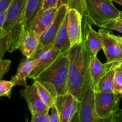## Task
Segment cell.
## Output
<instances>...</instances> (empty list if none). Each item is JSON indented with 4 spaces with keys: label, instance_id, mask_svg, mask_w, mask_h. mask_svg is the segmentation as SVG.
Listing matches in <instances>:
<instances>
[{
    "label": "cell",
    "instance_id": "cell-1",
    "mask_svg": "<svg viewBox=\"0 0 122 122\" xmlns=\"http://www.w3.org/2000/svg\"><path fill=\"white\" fill-rule=\"evenodd\" d=\"M69 60L67 93L81 101L86 89L91 86L90 63L94 56L85 42L70 48L67 53Z\"/></svg>",
    "mask_w": 122,
    "mask_h": 122
},
{
    "label": "cell",
    "instance_id": "cell-2",
    "mask_svg": "<svg viewBox=\"0 0 122 122\" xmlns=\"http://www.w3.org/2000/svg\"><path fill=\"white\" fill-rule=\"evenodd\" d=\"M27 0H13L7 10L5 20L1 29V36L5 42L7 51L18 50L25 35V13Z\"/></svg>",
    "mask_w": 122,
    "mask_h": 122
},
{
    "label": "cell",
    "instance_id": "cell-3",
    "mask_svg": "<svg viewBox=\"0 0 122 122\" xmlns=\"http://www.w3.org/2000/svg\"><path fill=\"white\" fill-rule=\"evenodd\" d=\"M67 53L60 56L33 79L44 86L54 100L58 95L67 93L69 65Z\"/></svg>",
    "mask_w": 122,
    "mask_h": 122
},
{
    "label": "cell",
    "instance_id": "cell-4",
    "mask_svg": "<svg viewBox=\"0 0 122 122\" xmlns=\"http://www.w3.org/2000/svg\"><path fill=\"white\" fill-rule=\"evenodd\" d=\"M120 12L112 0H85L83 19L102 28L111 20L119 17Z\"/></svg>",
    "mask_w": 122,
    "mask_h": 122
},
{
    "label": "cell",
    "instance_id": "cell-5",
    "mask_svg": "<svg viewBox=\"0 0 122 122\" xmlns=\"http://www.w3.org/2000/svg\"><path fill=\"white\" fill-rule=\"evenodd\" d=\"M69 8L66 5L61 4L58 7L54 21L39 38L38 46L32 59L37 58L42 52L52 48L57 33L67 14Z\"/></svg>",
    "mask_w": 122,
    "mask_h": 122
},
{
    "label": "cell",
    "instance_id": "cell-6",
    "mask_svg": "<svg viewBox=\"0 0 122 122\" xmlns=\"http://www.w3.org/2000/svg\"><path fill=\"white\" fill-rule=\"evenodd\" d=\"M121 98V94L115 92H95L97 114L104 122H113L114 115L119 109Z\"/></svg>",
    "mask_w": 122,
    "mask_h": 122
},
{
    "label": "cell",
    "instance_id": "cell-7",
    "mask_svg": "<svg viewBox=\"0 0 122 122\" xmlns=\"http://www.w3.org/2000/svg\"><path fill=\"white\" fill-rule=\"evenodd\" d=\"M95 92L90 86L79 101L78 112L80 122H104L97 115L95 105Z\"/></svg>",
    "mask_w": 122,
    "mask_h": 122
},
{
    "label": "cell",
    "instance_id": "cell-8",
    "mask_svg": "<svg viewBox=\"0 0 122 122\" xmlns=\"http://www.w3.org/2000/svg\"><path fill=\"white\" fill-rule=\"evenodd\" d=\"M102 42V48L107 62H119L122 63V46L108 29H99Z\"/></svg>",
    "mask_w": 122,
    "mask_h": 122
},
{
    "label": "cell",
    "instance_id": "cell-9",
    "mask_svg": "<svg viewBox=\"0 0 122 122\" xmlns=\"http://www.w3.org/2000/svg\"><path fill=\"white\" fill-rule=\"evenodd\" d=\"M79 101L70 93L58 95L55 99V105L58 110L60 122H70L78 110Z\"/></svg>",
    "mask_w": 122,
    "mask_h": 122
},
{
    "label": "cell",
    "instance_id": "cell-10",
    "mask_svg": "<svg viewBox=\"0 0 122 122\" xmlns=\"http://www.w3.org/2000/svg\"><path fill=\"white\" fill-rule=\"evenodd\" d=\"M58 8L41 9L29 26L27 30L35 33L38 39L47 29L56 17Z\"/></svg>",
    "mask_w": 122,
    "mask_h": 122
},
{
    "label": "cell",
    "instance_id": "cell-11",
    "mask_svg": "<svg viewBox=\"0 0 122 122\" xmlns=\"http://www.w3.org/2000/svg\"><path fill=\"white\" fill-rule=\"evenodd\" d=\"M83 15L75 9H69L67 13V30L71 46L83 42L82 29Z\"/></svg>",
    "mask_w": 122,
    "mask_h": 122
},
{
    "label": "cell",
    "instance_id": "cell-12",
    "mask_svg": "<svg viewBox=\"0 0 122 122\" xmlns=\"http://www.w3.org/2000/svg\"><path fill=\"white\" fill-rule=\"evenodd\" d=\"M21 96L27 103L31 114L38 112H48L50 108L44 104L39 97L34 83L27 85L20 91Z\"/></svg>",
    "mask_w": 122,
    "mask_h": 122
},
{
    "label": "cell",
    "instance_id": "cell-13",
    "mask_svg": "<svg viewBox=\"0 0 122 122\" xmlns=\"http://www.w3.org/2000/svg\"><path fill=\"white\" fill-rule=\"evenodd\" d=\"M121 63L119 62H107L102 63L97 57L93 56L90 63V75L91 86L95 88L100 80L112 69Z\"/></svg>",
    "mask_w": 122,
    "mask_h": 122
},
{
    "label": "cell",
    "instance_id": "cell-14",
    "mask_svg": "<svg viewBox=\"0 0 122 122\" xmlns=\"http://www.w3.org/2000/svg\"><path fill=\"white\" fill-rule=\"evenodd\" d=\"M92 25L84 19L83 40L93 56L97 57L98 52L102 48V42L100 33L92 27Z\"/></svg>",
    "mask_w": 122,
    "mask_h": 122
},
{
    "label": "cell",
    "instance_id": "cell-15",
    "mask_svg": "<svg viewBox=\"0 0 122 122\" xmlns=\"http://www.w3.org/2000/svg\"><path fill=\"white\" fill-rule=\"evenodd\" d=\"M61 54H63L60 51L51 48L42 52L37 58H34L35 60V65L29 76V78L34 79Z\"/></svg>",
    "mask_w": 122,
    "mask_h": 122
},
{
    "label": "cell",
    "instance_id": "cell-16",
    "mask_svg": "<svg viewBox=\"0 0 122 122\" xmlns=\"http://www.w3.org/2000/svg\"><path fill=\"white\" fill-rule=\"evenodd\" d=\"M35 65V60L29 59L26 57L20 61L17 68L16 74L11 77V81L14 82L15 86H27L26 79L31 73Z\"/></svg>",
    "mask_w": 122,
    "mask_h": 122
},
{
    "label": "cell",
    "instance_id": "cell-17",
    "mask_svg": "<svg viewBox=\"0 0 122 122\" xmlns=\"http://www.w3.org/2000/svg\"><path fill=\"white\" fill-rule=\"evenodd\" d=\"M39 43L38 37L31 31L27 30L25 33L18 50L25 57L32 59Z\"/></svg>",
    "mask_w": 122,
    "mask_h": 122
},
{
    "label": "cell",
    "instance_id": "cell-18",
    "mask_svg": "<svg viewBox=\"0 0 122 122\" xmlns=\"http://www.w3.org/2000/svg\"><path fill=\"white\" fill-rule=\"evenodd\" d=\"M67 30V14L62 23L54 41L52 48L60 51L62 54L67 52L71 48Z\"/></svg>",
    "mask_w": 122,
    "mask_h": 122
},
{
    "label": "cell",
    "instance_id": "cell-19",
    "mask_svg": "<svg viewBox=\"0 0 122 122\" xmlns=\"http://www.w3.org/2000/svg\"><path fill=\"white\" fill-rule=\"evenodd\" d=\"M43 0H27L25 13V29L27 32L31 21L42 7Z\"/></svg>",
    "mask_w": 122,
    "mask_h": 122
},
{
    "label": "cell",
    "instance_id": "cell-20",
    "mask_svg": "<svg viewBox=\"0 0 122 122\" xmlns=\"http://www.w3.org/2000/svg\"><path fill=\"white\" fill-rule=\"evenodd\" d=\"M116 68V67H115ZM115 68L104 76L94 88L95 92H112L114 91V76Z\"/></svg>",
    "mask_w": 122,
    "mask_h": 122
},
{
    "label": "cell",
    "instance_id": "cell-21",
    "mask_svg": "<svg viewBox=\"0 0 122 122\" xmlns=\"http://www.w3.org/2000/svg\"><path fill=\"white\" fill-rule=\"evenodd\" d=\"M33 83L36 88L38 93L41 100H42L44 104L50 109L51 107L55 104V100L53 97L49 92V91L44 86H43L40 82L37 81H34Z\"/></svg>",
    "mask_w": 122,
    "mask_h": 122
},
{
    "label": "cell",
    "instance_id": "cell-22",
    "mask_svg": "<svg viewBox=\"0 0 122 122\" xmlns=\"http://www.w3.org/2000/svg\"><path fill=\"white\" fill-rule=\"evenodd\" d=\"M61 4L66 5L69 9L76 10L83 15L85 0H60L58 7Z\"/></svg>",
    "mask_w": 122,
    "mask_h": 122
},
{
    "label": "cell",
    "instance_id": "cell-23",
    "mask_svg": "<svg viewBox=\"0 0 122 122\" xmlns=\"http://www.w3.org/2000/svg\"><path fill=\"white\" fill-rule=\"evenodd\" d=\"M15 86L14 82L10 81L0 80V97H5L8 98H11V91Z\"/></svg>",
    "mask_w": 122,
    "mask_h": 122
},
{
    "label": "cell",
    "instance_id": "cell-24",
    "mask_svg": "<svg viewBox=\"0 0 122 122\" xmlns=\"http://www.w3.org/2000/svg\"><path fill=\"white\" fill-rule=\"evenodd\" d=\"M114 91L117 94H121L122 92V66L120 64L115 68Z\"/></svg>",
    "mask_w": 122,
    "mask_h": 122
},
{
    "label": "cell",
    "instance_id": "cell-25",
    "mask_svg": "<svg viewBox=\"0 0 122 122\" xmlns=\"http://www.w3.org/2000/svg\"><path fill=\"white\" fill-rule=\"evenodd\" d=\"M102 28L113 30L122 33V19L119 17L114 20H111L104 25Z\"/></svg>",
    "mask_w": 122,
    "mask_h": 122
},
{
    "label": "cell",
    "instance_id": "cell-26",
    "mask_svg": "<svg viewBox=\"0 0 122 122\" xmlns=\"http://www.w3.org/2000/svg\"><path fill=\"white\" fill-rule=\"evenodd\" d=\"M32 122H50V114L48 112H38L31 114Z\"/></svg>",
    "mask_w": 122,
    "mask_h": 122
},
{
    "label": "cell",
    "instance_id": "cell-27",
    "mask_svg": "<svg viewBox=\"0 0 122 122\" xmlns=\"http://www.w3.org/2000/svg\"><path fill=\"white\" fill-rule=\"evenodd\" d=\"M11 64V61L10 60L0 58V80L2 79L4 75L9 71Z\"/></svg>",
    "mask_w": 122,
    "mask_h": 122
},
{
    "label": "cell",
    "instance_id": "cell-28",
    "mask_svg": "<svg viewBox=\"0 0 122 122\" xmlns=\"http://www.w3.org/2000/svg\"><path fill=\"white\" fill-rule=\"evenodd\" d=\"M59 1L60 0H43L41 9L45 10L52 8H58Z\"/></svg>",
    "mask_w": 122,
    "mask_h": 122
},
{
    "label": "cell",
    "instance_id": "cell-29",
    "mask_svg": "<svg viewBox=\"0 0 122 122\" xmlns=\"http://www.w3.org/2000/svg\"><path fill=\"white\" fill-rule=\"evenodd\" d=\"M51 113L50 114V122H60L59 113L55 104L51 107Z\"/></svg>",
    "mask_w": 122,
    "mask_h": 122
},
{
    "label": "cell",
    "instance_id": "cell-30",
    "mask_svg": "<svg viewBox=\"0 0 122 122\" xmlns=\"http://www.w3.org/2000/svg\"><path fill=\"white\" fill-rule=\"evenodd\" d=\"M7 51V46L5 42L1 36V29H0V58H2Z\"/></svg>",
    "mask_w": 122,
    "mask_h": 122
},
{
    "label": "cell",
    "instance_id": "cell-31",
    "mask_svg": "<svg viewBox=\"0 0 122 122\" xmlns=\"http://www.w3.org/2000/svg\"><path fill=\"white\" fill-rule=\"evenodd\" d=\"M13 0H0V14L8 10Z\"/></svg>",
    "mask_w": 122,
    "mask_h": 122
},
{
    "label": "cell",
    "instance_id": "cell-32",
    "mask_svg": "<svg viewBox=\"0 0 122 122\" xmlns=\"http://www.w3.org/2000/svg\"><path fill=\"white\" fill-rule=\"evenodd\" d=\"M113 122H122V109L119 108L114 115Z\"/></svg>",
    "mask_w": 122,
    "mask_h": 122
},
{
    "label": "cell",
    "instance_id": "cell-33",
    "mask_svg": "<svg viewBox=\"0 0 122 122\" xmlns=\"http://www.w3.org/2000/svg\"><path fill=\"white\" fill-rule=\"evenodd\" d=\"M6 15H7V11L3 12L0 14V29H2L5 20Z\"/></svg>",
    "mask_w": 122,
    "mask_h": 122
},
{
    "label": "cell",
    "instance_id": "cell-34",
    "mask_svg": "<svg viewBox=\"0 0 122 122\" xmlns=\"http://www.w3.org/2000/svg\"><path fill=\"white\" fill-rule=\"evenodd\" d=\"M114 38H116V39L117 41V42H119V44H120V46L122 47V36L119 35H114Z\"/></svg>",
    "mask_w": 122,
    "mask_h": 122
},
{
    "label": "cell",
    "instance_id": "cell-35",
    "mask_svg": "<svg viewBox=\"0 0 122 122\" xmlns=\"http://www.w3.org/2000/svg\"><path fill=\"white\" fill-rule=\"evenodd\" d=\"M112 1H113V2H116V3L119 4L121 5L122 6V0H112Z\"/></svg>",
    "mask_w": 122,
    "mask_h": 122
},
{
    "label": "cell",
    "instance_id": "cell-36",
    "mask_svg": "<svg viewBox=\"0 0 122 122\" xmlns=\"http://www.w3.org/2000/svg\"><path fill=\"white\" fill-rule=\"evenodd\" d=\"M119 17H120L121 19H122V11H120V15H119Z\"/></svg>",
    "mask_w": 122,
    "mask_h": 122
},
{
    "label": "cell",
    "instance_id": "cell-37",
    "mask_svg": "<svg viewBox=\"0 0 122 122\" xmlns=\"http://www.w3.org/2000/svg\"><path fill=\"white\" fill-rule=\"evenodd\" d=\"M120 94H121V96H122V93Z\"/></svg>",
    "mask_w": 122,
    "mask_h": 122
},
{
    "label": "cell",
    "instance_id": "cell-38",
    "mask_svg": "<svg viewBox=\"0 0 122 122\" xmlns=\"http://www.w3.org/2000/svg\"><path fill=\"white\" fill-rule=\"evenodd\" d=\"M120 65H122V64H120Z\"/></svg>",
    "mask_w": 122,
    "mask_h": 122
}]
</instances>
